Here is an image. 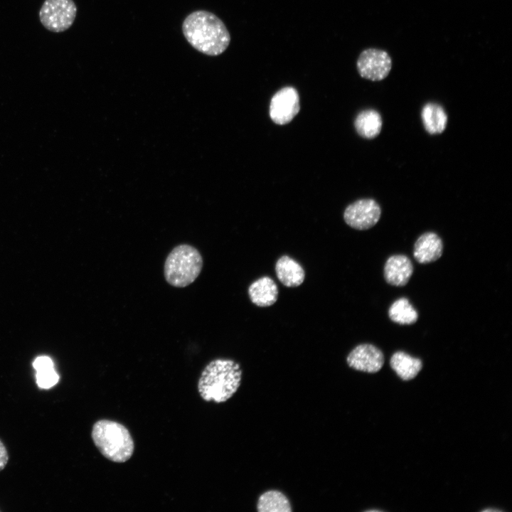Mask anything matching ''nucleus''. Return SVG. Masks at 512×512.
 Here are the masks:
<instances>
[{
    "instance_id": "obj_1",
    "label": "nucleus",
    "mask_w": 512,
    "mask_h": 512,
    "mask_svg": "<svg viewBox=\"0 0 512 512\" xmlns=\"http://www.w3.org/2000/svg\"><path fill=\"white\" fill-rule=\"evenodd\" d=\"M182 31L193 48L207 55L222 54L230 43L224 23L208 11L198 10L188 14L182 23Z\"/></svg>"
},
{
    "instance_id": "obj_2",
    "label": "nucleus",
    "mask_w": 512,
    "mask_h": 512,
    "mask_svg": "<svg viewBox=\"0 0 512 512\" xmlns=\"http://www.w3.org/2000/svg\"><path fill=\"white\" fill-rule=\"evenodd\" d=\"M239 363L232 359L217 358L203 370L198 383L201 397L207 402L221 403L238 390L242 379Z\"/></svg>"
},
{
    "instance_id": "obj_3",
    "label": "nucleus",
    "mask_w": 512,
    "mask_h": 512,
    "mask_svg": "<svg viewBox=\"0 0 512 512\" xmlns=\"http://www.w3.org/2000/svg\"><path fill=\"white\" fill-rule=\"evenodd\" d=\"M91 436L95 447L110 461L123 463L134 452V441L129 430L122 424L100 420L92 426Z\"/></svg>"
},
{
    "instance_id": "obj_4",
    "label": "nucleus",
    "mask_w": 512,
    "mask_h": 512,
    "mask_svg": "<svg viewBox=\"0 0 512 512\" xmlns=\"http://www.w3.org/2000/svg\"><path fill=\"white\" fill-rule=\"evenodd\" d=\"M203 264V257L198 249L188 244L178 245L172 249L165 260V279L175 287H187L198 277Z\"/></svg>"
},
{
    "instance_id": "obj_5",
    "label": "nucleus",
    "mask_w": 512,
    "mask_h": 512,
    "mask_svg": "<svg viewBox=\"0 0 512 512\" xmlns=\"http://www.w3.org/2000/svg\"><path fill=\"white\" fill-rule=\"evenodd\" d=\"M76 14L73 0H45L39 11V19L47 30L60 33L71 27Z\"/></svg>"
},
{
    "instance_id": "obj_6",
    "label": "nucleus",
    "mask_w": 512,
    "mask_h": 512,
    "mask_svg": "<svg viewBox=\"0 0 512 512\" xmlns=\"http://www.w3.org/2000/svg\"><path fill=\"white\" fill-rule=\"evenodd\" d=\"M356 65L362 78L380 81L388 75L392 68V60L383 50L368 48L361 52Z\"/></svg>"
},
{
    "instance_id": "obj_7",
    "label": "nucleus",
    "mask_w": 512,
    "mask_h": 512,
    "mask_svg": "<svg viewBox=\"0 0 512 512\" xmlns=\"http://www.w3.org/2000/svg\"><path fill=\"white\" fill-rule=\"evenodd\" d=\"M381 208L373 199H360L350 204L343 213V219L350 227L364 230L373 227L379 220Z\"/></svg>"
},
{
    "instance_id": "obj_8",
    "label": "nucleus",
    "mask_w": 512,
    "mask_h": 512,
    "mask_svg": "<svg viewBox=\"0 0 512 512\" xmlns=\"http://www.w3.org/2000/svg\"><path fill=\"white\" fill-rule=\"evenodd\" d=\"M300 110L297 90L290 86L278 90L272 97L270 105V117L277 124L290 122Z\"/></svg>"
},
{
    "instance_id": "obj_9",
    "label": "nucleus",
    "mask_w": 512,
    "mask_h": 512,
    "mask_svg": "<svg viewBox=\"0 0 512 512\" xmlns=\"http://www.w3.org/2000/svg\"><path fill=\"white\" fill-rule=\"evenodd\" d=\"M347 364L356 370L374 373L383 367L385 358L383 352L370 343L356 346L346 358Z\"/></svg>"
},
{
    "instance_id": "obj_10",
    "label": "nucleus",
    "mask_w": 512,
    "mask_h": 512,
    "mask_svg": "<svg viewBox=\"0 0 512 512\" xmlns=\"http://www.w3.org/2000/svg\"><path fill=\"white\" fill-rule=\"evenodd\" d=\"M413 271V265L407 255H393L385 263L383 275L388 284L403 287L409 282Z\"/></svg>"
},
{
    "instance_id": "obj_11",
    "label": "nucleus",
    "mask_w": 512,
    "mask_h": 512,
    "mask_svg": "<svg viewBox=\"0 0 512 512\" xmlns=\"http://www.w3.org/2000/svg\"><path fill=\"white\" fill-rule=\"evenodd\" d=\"M443 242L435 233L422 234L415 241L413 256L417 262L428 264L439 259L443 252Z\"/></svg>"
},
{
    "instance_id": "obj_12",
    "label": "nucleus",
    "mask_w": 512,
    "mask_h": 512,
    "mask_svg": "<svg viewBox=\"0 0 512 512\" xmlns=\"http://www.w3.org/2000/svg\"><path fill=\"white\" fill-rule=\"evenodd\" d=\"M278 287L270 277L265 276L253 282L248 288L251 302L261 307L274 304L278 297Z\"/></svg>"
},
{
    "instance_id": "obj_13",
    "label": "nucleus",
    "mask_w": 512,
    "mask_h": 512,
    "mask_svg": "<svg viewBox=\"0 0 512 512\" xmlns=\"http://www.w3.org/2000/svg\"><path fill=\"white\" fill-rule=\"evenodd\" d=\"M275 272L280 282L287 287L299 286L305 278L303 267L288 255L278 259L275 264Z\"/></svg>"
},
{
    "instance_id": "obj_14",
    "label": "nucleus",
    "mask_w": 512,
    "mask_h": 512,
    "mask_svg": "<svg viewBox=\"0 0 512 512\" xmlns=\"http://www.w3.org/2000/svg\"><path fill=\"white\" fill-rule=\"evenodd\" d=\"M390 364L393 370L403 380H410L416 377L422 368V362L404 351H396L390 358Z\"/></svg>"
},
{
    "instance_id": "obj_15",
    "label": "nucleus",
    "mask_w": 512,
    "mask_h": 512,
    "mask_svg": "<svg viewBox=\"0 0 512 512\" xmlns=\"http://www.w3.org/2000/svg\"><path fill=\"white\" fill-rule=\"evenodd\" d=\"M357 133L366 139L377 137L382 128V118L375 110H366L358 113L354 121Z\"/></svg>"
},
{
    "instance_id": "obj_16",
    "label": "nucleus",
    "mask_w": 512,
    "mask_h": 512,
    "mask_svg": "<svg viewBox=\"0 0 512 512\" xmlns=\"http://www.w3.org/2000/svg\"><path fill=\"white\" fill-rule=\"evenodd\" d=\"M421 117L426 131L431 134H440L446 128L447 114L437 103L426 104L422 110Z\"/></svg>"
},
{
    "instance_id": "obj_17",
    "label": "nucleus",
    "mask_w": 512,
    "mask_h": 512,
    "mask_svg": "<svg viewBox=\"0 0 512 512\" xmlns=\"http://www.w3.org/2000/svg\"><path fill=\"white\" fill-rule=\"evenodd\" d=\"M257 509L259 512H290L291 505L287 497L277 490H269L258 498Z\"/></svg>"
},
{
    "instance_id": "obj_18",
    "label": "nucleus",
    "mask_w": 512,
    "mask_h": 512,
    "mask_svg": "<svg viewBox=\"0 0 512 512\" xmlns=\"http://www.w3.org/2000/svg\"><path fill=\"white\" fill-rule=\"evenodd\" d=\"M388 316L395 323L410 325L417 321L418 313L407 298L401 297L390 305Z\"/></svg>"
},
{
    "instance_id": "obj_19",
    "label": "nucleus",
    "mask_w": 512,
    "mask_h": 512,
    "mask_svg": "<svg viewBox=\"0 0 512 512\" xmlns=\"http://www.w3.org/2000/svg\"><path fill=\"white\" fill-rule=\"evenodd\" d=\"M36 378L39 388L49 389L58 382L59 375L54 366H50L36 370Z\"/></svg>"
},
{
    "instance_id": "obj_20",
    "label": "nucleus",
    "mask_w": 512,
    "mask_h": 512,
    "mask_svg": "<svg viewBox=\"0 0 512 512\" xmlns=\"http://www.w3.org/2000/svg\"><path fill=\"white\" fill-rule=\"evenodd\" d=\"M9 462V454L4 444L0 439V471L6 466Z\"/></svg>"
}]
</instances>
